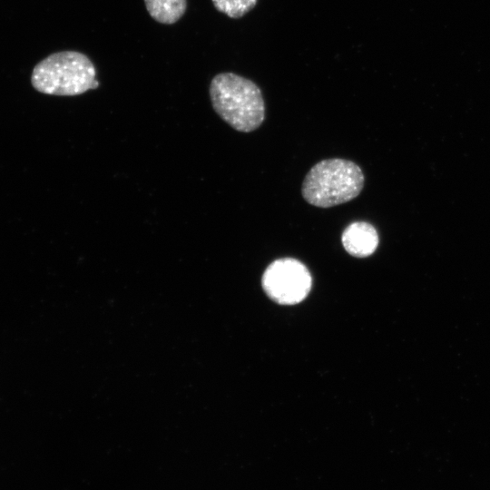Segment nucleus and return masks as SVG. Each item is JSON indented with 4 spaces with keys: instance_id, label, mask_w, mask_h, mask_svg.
Returning <instances> with one entry per match:
<instances>
[{
    "instance_id": "obj_2",
    "label": "nucleus",
    "mask_w": 490,
    "mask_h": 490,
    "mask_svg": "<svg viewBox=\"0 0 490 490\" xmlns=\"http://www.w3.org/2000/svg\"><path fill=\"white\" fill-rule=\"evenodd\" d=\"M364 182L363 172L354 162L326 159L309 171L302 182L301 193L308 203L330 208L358 196Z\"/></svg>"
},
{
    "instance_id": "obj_3",
    "label": "nucleus",
    "mask_w": 490,
    "mask_h": 490,
    "mask_svg": "<svg viewBox=\"0 0 490 490\" xmlns=\"http://www.w3.org/2000/svg\"><path fill=\"white\" fill-rule=\"evenodd\" d=\"M95 68L83 54L64 51L53 54L38 63L33 70L31 83L40 93L50 95L74 96L96 89Z\"/></svg>"
},
{
    "instance_id": "obj_5",
    "label": "nucleus",
    "mask_w": 490,
    "mask_h": 490,
    "mask_svg": "<svg viewBox=\"0 0 490 490\" xmlns=\"http://www.w3.org/2000/svg\"><path fill=\"white\" fill-rule=\"evenodd\" d=\"M341 241L348 253L357 258H365L377 250L378 234L370 223L355 221L344 230Z\"/></svg>"
},
{
    "instance_id": "obj_4",
    "label": "nucleus",
    "mask_w": 490,
    "mask_h": 490,
    "mask_svg": "<svg viewBox=\"0 0 490 490\" xmlns=\"http://www.w3.org/2000/svg\"><path fill=\"white\" fill-rule=\"evenodd\" d=\"M261 283L272 300L282 305H293L307 297L312 279L302 262L293 258H282L267 267Z\"/></svg>"
},
{
    "instance_id": "obj_1",
    "label": "nucleus",
    "mask_w": 490,
    "mask_h": 490,
    "mask_svg": "<svg viewBox=\"0 0 490 490\" xmlns=\"http://www.w3.org/2000/svg\"><path fill=\"white\" fill-rule=\"evenodd\" d=\"M210 97L216 113L239 132L258 129L265 119V103L260 87L233 73H221L210 84Z\"/></svg>"
},
{
    "instance_id": "obj_6",
    "label": "nucleus",
    "mask_w": 490,
    "mask_h": 490,
    "mask_svg": "<svg viewBox=\"0 0 490 490\" xmlns=\"http://www.w3.org/2000/svg\"><path fill=\"white\" fill-rule=\"evenodd\" d=\"M150 15L159 23L177 22L186 10V0H144Z\"/></svg>"
},
{
    "instance_id": "obj_7",
    "label": "nucleus",
    "mask_w": 490,
    "mask_h": 490,
    "mask_svg": "<svg viewBox=\"0 0 490 490\" xmlns=\"http://www.w3.org/2000/svg\"><path fill=\"white\" fill-rule=\"evenodd\" d=\"M258 0H212L217 10L231 18H240L250 12Z\"/></svg>"
}]
</instances>
